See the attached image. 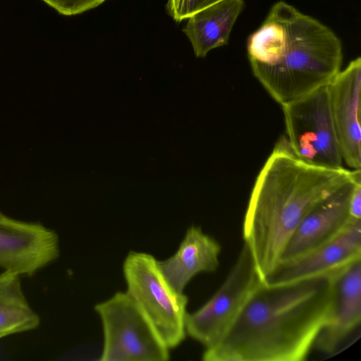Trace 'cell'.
I'll use <instances>...</instances> for the list:
<instances>
[{
  "label": "cell",
  "instance_id": "cell-1",
  "mask_svg": "<svg viewBox=\"0 0 361 361\" xmlns=\"http://www.w3.org/2000/svg\"><path fill=\"white\" fill-rule=\"evenodd\" d=\"M331 274L290 283L263 282L204 361H302L331 315Z\"/></svg>",
  "mask_w": 361,
  "mask_h": 361
},
{
  "label": "cell",
  "instance_id": "cell-2",
  "mask_svg": "<svg viewBox=\"0 0 361 361\" xmlns=\"http://www.w3.org/2000/svg\"><path fill=\"white\" fill-rule=\"evenodd\" d=\"M354 170L307 164L279 139L258 173L245 211L243 235L262 282L278 266L290 235L319 202L348 181Z\"/></svg>",
  "mask_w": 361,
  "mask_h": 361
},
{
  "label": "cell",
  "instance_id": "cell-3",
  "mask_svg": "<svg viewBox=\"0 0 361 361\" xmlns=\"http://www.w3.org/2000/svg\"><path fill=\"white\" fill-rule=\"evenodd\" d=\"M247 51L254 76L281 106L326 86L343 62L334 32L283 1L249 36Z\"/></svg>",
  "mask_w": 361,
  "mask_h": 361
},
{
  "label": "cell",
  "instance_id": "cell-4",
  "mask_svg": "<svg viewBox=\"0 0 361 361\" xmlns=\"http://www.w3.org/2000/svg\"><path fill=\"white\" fill-rule=\"evenodd\" d=\"M123 272L126 293L140 307L169 349L186 336L185 322L188 298L176 290L161 272L152 255L130 251Z\"/></svg>",
  "mask_w": 361,
  "mask_h": 361
},
{
  "label": "cell",
  "instance_id": "cell-5",
  "mask_svg": "<svg viewBox=\"0 0 361 361\" xmlns=\"http://www.w3.org/2000/svg\"><path fill=\"white\" fill-rule=\"evenodd\" d=\"M103 329L101 361H166L169 348L126 292L97 304Z\"/></svg>",
  "mask_w": 361,
  "mask_h": 361
},
{
  "label": "cell",
  "instance_id": "cell-6",
  "mask_svg": "<svg viewBox=\"0 0 361 361\" xmlns=\"http://www.w3.org/2000/svg\"><path fill=\"white\" fill-rule=\"evenodd\" d=\"M287 145L301 161L319 167H343L327 85L281 106Z\"/></svg>",
  "mask_w": 361,
  "mask_h": 361
},
{
  "label": "cell",
  "instance_id": "cell-7",
  "mask_svg": "<svg viewBox=\"0 0 361 361\" xmlns=\"http://www.w3.org/2000/svg\"><path fill=\"white\" fill-rule=\"evenodd\" d=\"M262 282L250 250L244 243L233 267L214 295L198 310L187 313L186 335L205 349L214 346Z\"/></svg>",
  "mask_w": 361,
  "mask_h": 361
},
{
  "label": "cell",
  "instance_id": "cell-8",
  "mask_svg": "<svg viewBox=\"0 0 361 361\" xmlns=\"http://www.w3.org/2000/svg\"><path fill=\"white\" fill-rule=\"evenodd\" d=\"M60 255L59 235L35 222L0 213V268L21 277L32 276Z\"/></svg>",
  "mask_w": 361,
  "mask_h": 361
},
{
  "label": "cell",
  "instance_id": "cell-9",
  "mask_svg": "<svg viewBox=\"0 0 361 361\" xmlns=\"http://www.w3.org/2000/svg\"><path fill=\"white\" fill-rule=\"evenodd\" d=\"M360 180L361 169L354 170L348 181L307 213L288 240L279 264L298 259L328 243L355 220L350 216L349 201Z\"/></svg>",
  "mask_w": 361,
  "mask_h": 361
},
{
  "label": "cell",
  "instance_id": "cell-10",
  "mask_svg": "<svg viewBox=\"0 0 361 361\" xmlns=\"http://www.w3.org/2000/svg\"><path fill=\"white\" fill-rule=\"evenodd\" d=\"M330 109L343 161L361 169V59L351 61L327 85Z\"/></svg>",
  "mask_w": 361,
  "mask_h": 361
},
{
  "label": "cell",
  "instance_id": "cell-11",
  "mask_svg": "<svg viewBox=\"0 0 361 361\" xmlns=\"http://www.w3.org/2000/svg\"><path fill=\"white\" fill-rule=\"evenodd\" d=\"M361 259V220H353L340 234L312 252L279 264L264 283L276 285L329 274Z\"/></svg>",
  "mask_w": 361,
  "mask_h": 361
},
{
  "label": "cell",
  "instance_id": "cell-12",
  "mask_svg": "<svg viewBox=\"0 0 361 361\" xmlns=\"http://www.w3.org/2000/svg\"><path fill=\"white\" fill-rule=\"evenodd\" d=\"M334 304L314 345L327 355L338 352L361 322V259L331 273Z\"/></svg>",
  "mask_w": 361,
  "mask_h": 361
},
{
  "label": "cell",
  "instance_id": "cell-13",
  "mask_svg": "<svg viewBox=\"0 0 361 361\" xmlns=\"http://www.w3.org/2000/svg\"><path fill=\"white\" fill-rule=\"evenodd\" d=\"M219 243L204 233L199 226L188 228L176 252L170 257L158 261L159 267L171 285L183 292L197 274L214 272L219 265Z\"/></svg>",
  "mask_w": 361,
  "mask_h": 361
},
{
  "label": "cell",
  "instance_id": "cell-14",
  "mask_svg": "<svg viewBox=\"0 0 361 361\" xmlns=\"http://www.w3.org/2000/svg\"><path fill=\"white\" fill-rule=\"evenodd\" d=\"M244 6V0H222L187 19L183 32L196 57L204 58L212 49L228 44Z\"/></svg>",
  "mask_w": 361,
  "mask_h": 361
},
{
  "label": "cell",
  "instance_id": "cell-15",
  "mask_svg": "<svg viewBox=\"0 0 361 361\" xmlns=\"http://www.w3.org/2000/svg\"><path fill=\"white\" fill-rule=\"evenodd\" d=\"M21 276L10 271L0 273V339L38 328L39 315L28 302Z\"/></svg>",
  "mask_w": 361,
  "mask_h": 361
},
{
  "label": "cell",
  "instance_id": "cell-16",
  "mask_svg": "<svg viewBox=\"0 0 361 361\" xmlns=\"http://www.w3.org/2000/svg\"><path fill=\"white\" fill-rule=\"evenodd\" d=\"M221 1L222 0H167L166 11L175 22L180 23Z\"/></svg>",
  "mask_w": 361,
  "mask_h": 361
},
{
  "label": "cell",
  "instance_id": "cell-17",
  "mask_svg": "<svg viewBox=\"0 0 361 361\" xmlns=\"http://www.w3.org/2000/svg\"><path fill=\"white\" fill-rule=\"evenodd\" d=\"M63 16L78 15L98 7L107 0H42Z\"/></svg>",
  "mask_w": 361,
  "mask_h": 361
},
{
  "label": "cell",
  "instance_id": "cell-18",
  "mask_svg": "<svg viewBox=\"0 0 361 361\" xmlns=\"http://www.w3.org/2000/svg\"><path fill=\"white\" fill-rule=\"evenodd\" d=\"M351 219L361 220V180L356 183L349 201Z\"/></svg>",
  "mask_w": 361,
  "mask_h": 361
}]
</instances>
